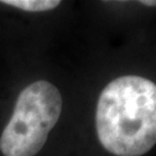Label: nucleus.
I'll return each instance as SVG.
<instances>
[{
  "instance_id": "f257e3e1",
  "label": "nucleus",
  "mask_w": 156,
  "mask_h": 156,
  "mask_svg": "<svg viewBox=\"0 0 156 156\" xmlns=\"http://www.w3.org/2000/svg\"><path fill=\"white\" fill-rule=\"evenodd\" d=\"M96 131L103 148L116 156H141L156 144V83L126 75L102 90Z\"/></svg>"
},
{
  "instance_id": "f03ea898",
  "label": "nucleus",
  "mask_w": 156,
  "mask_h": 156,
  "mask_svg": "<svg viewBox=\"0 0 156 156\" xmlns=\"http://www.w3.org/2000/svg\"><path fill=\"white\" fill-rule=\"evenodd\" d=\"M62 110L60 91L39 80L20 93L14 112L0 138L4 156H34L45 145Z\"/></svg>"
},
{
  "instance_id": "7ed1b4c3",
  "label": "nucleus",
  "mask_w": 156,
  "mask_h": 156,
  "mask_svg": "<svg viewBox=\"0 0 156 156\" xmlns=\"http://www.w3.org/2000/svg\"><path fill=\"white\" fill-rule=\"evenodd\" d=\"M1 2L27 12H46L60 5L58 0H4Z\"/></svg>"
},
{
  "instance_id": "20e7f679",
  "label": "nucleus",
  "mask_w": 156,
  "mask_h": 156,
  "mask_svg": "<svg viewBox=\"0 0 156 156\" xmlns=\"http://www.w3.org/2000/svg\"><path fill=\"white\" fill-rule=\"evenodd\" d=\"M140 2L146 6H156V1H140Z\"/></svg>"
}]
</instances>
